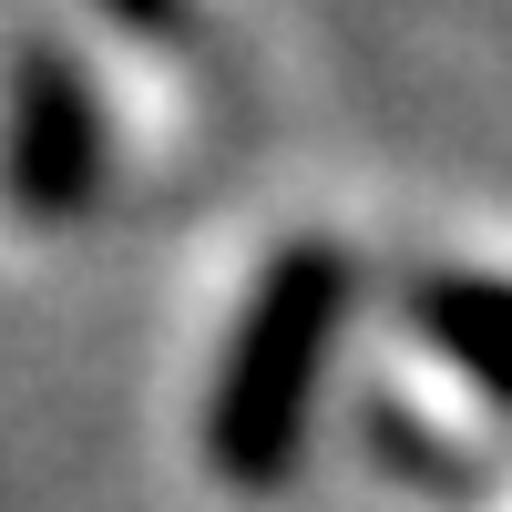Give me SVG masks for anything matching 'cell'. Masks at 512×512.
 <instances>
[{
	"instance_id": "6da1fadb",
	"label": "cell",
	"mask_w": 512,
	"mask_h": 512,
	"mask_svg": "<svg viewBox=\"0 0 512 512\" xmlns=\"http://www.w3.org/2000/svg\"><path fill=\"white\" fill-rule=\"evenodd\" d=\"M338 318H349V256L328 236L277 246L256 297H246V318H236V338H226L216 390H205V461H216L226 492H287L297 482Z\"/></svg>"
},
{
	"instance_id": "7a4b0ae2",
	"label": "cell",
	"mask_w": 512,
	"mask_h": 512,
	"mask_svg": "<svg viewBox=\"0 0 512 512\" xmlns=\"http://www.w3.org/2000/svg\"><path fill=\"white\" fill-rule=\"evenodd\" d=\"M113 175V134H103V93L62 41H21L11 52V93H0V195L21 226H82L103 205Z\"/></svg>"
},
{
	"instance_id": "3957f363",
	"label": "cell",
	"mask_w": 512,
	"mask_h": 512,
	"mask_svg": "<svg viewBox=\"0 0 512 512\" xmlns=\"http://www.w3.org/2000/svg\"><path fill=\"white\" fill-rule=\"evenodd\" d=\"M410 318L492 410H512V287L502 277H420Z\"/></svg>"
},
{
	"instance_id": "277c9868",
	"label": "cell",
	"mask_w": 512,
	"mask_h": 512,
	"mask_svg": "<svg viewBox=\"0 0 512 512\" xmlns=\"http://www.w3.org/2000/svg\"><path fill=\"white\" fill-rule=\"evenodd\" d=\"M103 11L134 31V41H185L195 31V0H103Z\"/></svg>"
}]
</instances>
